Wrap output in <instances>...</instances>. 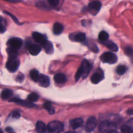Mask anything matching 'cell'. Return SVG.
I'll use <instances>...</instances> for the list:
<instances>
[{"instance_id":"23","label":"cell","mask_w":133,"mask_h":133,"mask_svg":"<svg viewBox=\"0 0 133 133\" xmlns=\"http://www.w3.org/2000/svg\"><path fill=\"white\" fill-rule=\"evenodd\" d=\"M44 108L47 110L50 114H53L55 113V109L52 107L51 102L49 101H46L44 103Z\"/></svg>"},{"instance_id":"21","label":"cell","mask_w":133,"mask_h":133,"mask_svg":"<svg viewBox=\"0 0 133 133\" xmlns=\"http://www.w3.org/2000/svg\"><path fill=\"white\" fill-rule=\"evenodd\" d=\"M13 92L11 90L9 89H5L1 92V98L3 100H6L9 98L12 95Z\"/></svg>"},{"instance_id":"28","label":"cell","mask_w":133,"mask_h":133,"mask_svg":"<svg viewBox=\"0 0 133 133\" xmlns=\"http://www.w3.org/2000/svg\"><path fill=\"white\" fill-rule=\"evenodd\" d=\"M126 70H127V68L125 65H119L118 66H117L116 69V71L117 73L119 75H123L126 72Z\"/></svg>"},{"instance_id":"13","label":"cell","mask_w":133,"mask_h":133,"mask_svg":"<svg viewBox=\"0 0 133 133\" xmlns=\"http://www.w3.org/2000/svg\"><path fill=\"white\" fill-rule=\"evenodd\" d=\"M32 36L34 41H35L37 43H40L41 44H42L44 41H45L47 39L45 35L37 32H34L32 33Z\"/></svg>"},{"instance_id":"15","label":"cell","mask_w":133,"mask_h":133,"mask_svg":"<svg viewBox=\"0 0 133 133\" xmlns=\"http://www.w3.org/2000/svg\"><path fill=\"white\" fill-rule=\"evenodd\" d=\"M41 45H42L43 47L45 49L46 53L48 54H52L53 53L54 50V47H53L52 44L50 42L46 39Z\"/></svg>"},{"instance_id":"29","label":"cell","mask_w":133,"mask_h":133,"mask_svg":"<svg viewBox=\"0 0 133 133\" xmlns=\"http://www.w3.org/2000/svg\"><path fill=\"white\" fill-rule=\"evenodd\" d=\"M6 21L2 17H1V32L3 33L6 31Z\"/></svg>"},{"instance_id":"17","label":"cell","mask_w":133,"mask_h":133,"mask_svg":"<svg viewBox=\"0 0 133 133\" xmlns=\"http://www.w3.org/2000/svg\"><path fill=\"white\" fill-rule=\"evenodd\" d=\"M54 78L55 82L59 84H63L66 81V77L65 75L62 73H58L56 74L54 77Z\"/></svg>"},{"instance_id":"1","label":"cell","mask_w":133,"mask_h":133,"mask_svg":"<svg viewBox=\"0 0 133 133\" xmlns=\"http://www.w3.org/2000/svg\"><path fill=\"white\" fill-rule=\"evenodd\" d=\"M117 124L114 121H103L99 125V130L102 132H116Z\"/></svg>"},{"instance_id":"26","label":"cell","mask_w":133,"mask_h":133,"mask_svg":"<svg viewBox=\"0 0 133 133\" xmlns=\"http://www.w3.org/2000/svg\"><path fill=\"white\" fill-rule=\"evenodd\" d=\"M38 95L35 92H32L29 94L27 97L28 100L31 102H35L38 100Z\"/></svg>"},{"instance_id":"9","label":"cell","mask_w":133,"mask_h":133,"mask_svg":"<svg viewBox=\"0 0 133 133\" xmlns=\"http://www.w3.org/2000/svg\"><path fill=\"white\" fill-rule=\"evenodd\" d=\"M104 77L103 73L100 69H98L96 72H95L91 77V81L94 84H97L103 79Z\"/></svg>"},{"instance_id":"18","label":"cell","mask_w":133,"mask_h":133,"mask_svg":"<svg viewBox=\"0 0 133 133\" xmlns=\"http://www.w3.org/2000/svg\"><path fill=\"white\" fill-rule=\"evenodd\" d=\"M102 43L108 49L113 51H117L118 50L117 46L113 42L110 41H106L105 42H102Z\"/></svg>"},{"instance_id":"35","label":"cell","mask_w":133,"mask_h":133,"mask_svg":"<svg viewBox=\"0 0 133 133\" xmlns=\"http://www.w3.org/2000/svg\"><path fill=\"white\" fill-rule=\"evenodd\" d=\"M8 2H10V3H19L21 1V0H3Z\"/></svg>"},{"instance_id":"24","label":"cell","mask_w":133,"mask_h":133,"mask_svg":"<svg viewBox=\"0 0 133 133\" xmlns=\"http://www.w3.org/2000/svg\"><path fill=\"white\" fill-rule=\"evenodd\" d=\"M30 76L33 81H34V82H37L38 80L39 74L37 70L33 69L30 71Z\"/></svg>"},{"instance_id":"19","label":"cell","mask_w":133,"mask_h":133,"mask_svg":"<svg viewBox=\"0 0 133 133\" xmlns=\"http://www.w3.org/2000/svg\"><path fill=\"white\" fill-rule=\"evenodd\" d=\"M63 30V26L59 22H56L53 26V32L56 35H59L61 33Z\"/></svg>"},{"instance_id":"6","label":"cell","mask_w":133,"mask_h":133,"mask_svg":"<svg viewBox=\"0 0 133 133\" xmlns=\"http://www.w3.org/2000/svg\"><path fill=\"white\" fill-rule=\"evenodd\" d=\"M98 124L96 118L93 116L89 117L85 125L84 129L86 132H91L93 131Z\"/></svg>"},{"instance_id":"2","label":"cell","mask_w":133,"mask_h":133,"mask_svg":"<svg viewBox=\"0 0 133 133\" xmlns=\"http://www.w3.org/2000/svg\"><path fill=\"white\" fill-rule=\"evenodd\" d=\"M47 130L50 132H61L64 129L63 124L58 121H53L48 123L47 125Z\"/></svg>"},{"instance_id":"27","label":"cell","mask_w":133,"mask_h":133,"mask_svg":"<svg viewBox=\"0 0 133 133\" xmlns=\"http://www.w3.org/2000/svg\"><path fill=\"white\" fill-rule=\"evenodd\" d=\"M124 52L125 54L130 57L133 61V48L130 46H126L124 49Z\"/></svg>"},{"instance_id":"36","label":"cell","mask_w":133,"mask_h":133,"mask_svg":"<svg viewBox=\"0 0 133 133\" xmlns=\"http://www.w3.org/2000/svg\"><path fill=\"white\" fill-rule=\"evenodd\" d=\"M126 113L128 114V115H132L133 114V109H128Z\"/></svg>"},{"instance_id":"4","label":"cell","mask_w":133,"mask_h":133,"mask_svg":"<svg viewBox=\"0 0 133 133\" xmlns=\"http://www.w3.org/2000/svg\"><path fill=\"white\" fill-rule=\"evenodd\" d=\"M20 65L19 60L17 57L9 58L7 63L6 68L11 72H15Z\"/></svg>"},{"instance_id":"10","label":"cell","mask_w":133,"mask_h":133,"mask_svg":"<svg viewBox=\"0 0 133 133\" xmlns=\"http://www.w3.org/2000/svg\"><path fill=\"white\" fill-rule=\"evenodd\" d=\"M10 101L15 102L18 104H19V105H21L22 106L25 107L27 108H32L34 107H36V105L34 104H33V103H32V102H31L30 101H28L23 100L19 99L18 98H12L11 99V100H10Z\"/></svg>"},{"instance_id":"16","label":"cell","mask_w":133,"mask_h":133,"mask_svg":"<svg viewBox=\"0 0 133 133\" xmlns=\"http://www.w3.org/2000/svg\"><path fill=\"white\" fill-rule=\"evenodd\" d=\"M39 84L44 87H47L49 86L50 81L49 77L44 74H39V76L38 80Z\"/></svg>"},{"instance_id":"20","label":"cell","mask_w":133,"mask_h":133,"mask_svg":"<svg viewBox=\"0 0 133 133\" xmlns=\"http://www.w3.org/2000/svg\"><path fill=\"white\" fill-rule=\"evenodd\" d=\"M36 129L38 132H45L47 129V127L42 121H38L36 124Z\"/></svg>"},{"instance_id":"33","label":"cell","mask_w":133,"mask_h":133,"mask_svg":"<svg viewBox=\"0 0 133 133\" xmlns=\"http://www.w3.org/2000/svg\"><path fill=\"white\" fill-rule=\"evenodd\" d=\"M24 79V75L22 74H19L16 77V81L18 82L21 83Z\"/></svg>"},{"instance_id":"30","label":"cell","mask_w":133,"mask_h":133,"mask_svg":"<svg viewBox=\"0 0 133 133\" xmlns=\"http://www.w3.org/2000/svg\"><path fill=\"white\" fill-rule=\"evenodd\" d=\"M81 76H82V72L81 68L79 67L78 68V69L77 70V71L76 73V74L75 75V79L76 81H77Z\"/></svg>"},{"instance_id":"12","label":"cell","mask_w":133,"mask_h":133,"mask_svg":"<svg viewBox=\"0 0 133 133\" xmlns=\"http://www.w3.org/2000/svg\"><path fill=\"white\" fill-rule=\"evenodd\" d=\"M28 50L29 52L32 55H33V56H36L38 55L41 50V46L35 44H32V43L28 45Z\"/></svg>"},{"instance_id":"32","label":"cell","mask_w":133,"mask_h":133,"mask_svg":"<svg viewBox=\"0 0 133 133\" xmlns=\"http://www.w3.org/2000/svg\"><path fill=\"white\" fill-rule=\"evenodd\" d=\"M47 1L50 5L52 6H56L58 4L59 0H47Z\"/></svg>"},{"instance_id":"11","label":"cell","mask_w":133,"mask_h":133,"mask_svg":"<svg viewBox=\"0 0 133 133\" xmlns=\"http://www.w3.org/2000/svg\"><path fill=\"white\" fill-rule=\"evenodd\" d=\"M121 131L125 133L133 132V118L129 119L126 124L122 127Z\"/></svg>"},{"instance_id":"5","label":"cell","mask_w":133,"mask_h":133,"mask_svg":"<svg viewBox=\"0 0 133 133\" xmlns=\"http://www.w3.org/2000/svg\"><path fill=\"white\" fill-rule=\"evenodd\" d=\"M101 7V3L99 1H94L91 2L88 7V11L92 15H96L100 10Z\"/></svg>"},{"instance_id":"8","label":"cell","mask_w":133,"mask_h":133,"mask_svg":"<svg viewBox=\"0 0 133 133\" xmlns=\"http://www.w3.org/2000/svg\"><path fill=\"white\" fill-rule=\"evenodd\" d=\"M8 44L10 48L17 50L22 47L23 42L22 39L19 38L12 37L8 40Z\"/></svg>"},{"instance_id":"34","label":"cell","mask_w":133,"mask_h":133,"mask_svg":"<svg viewBox=\"0 0 133 133\" xmlns=\"http://www.w3.org/2000/svg\"><path fill=\"white\" fill-rule=\"evenodd\" d=\"M4 12L5 13V14H6L7 15H9V16H10L11 17V18L13 19V20L16 23H17V24H19V21H18V19L14 16V15H12V14H10L9 12H7V11H4Z\"/></svg>"},{"instance_id":"14","label":"cell","mask_w":133,"mask_h":133,"mask_svg":"<svg viewBox=\"0 0 133 133\" xmlns=\"http://www.w3.org/2000/svg\"><path fill=\"white\" fill-rule=\"evenodd\" d=\"M83 124V119L82 118H76L73 119H71L70 121V125L73 129H75L81 127Z\"/></svg>"},{"instance_id":"22","label":"cell","mask_w":133,"mask_h":133,"mask_svg":"<svg viewBox=\"0 0 133 133\" xmlns=\"http://www.w3.org/2000/svg\"><path fill=\"white\" fill-rule=\"evenodd\" d=\"M74 39L76 42H84L86 39V35L84 33H78L74 36Z\"/></svg>"},{"instance_id":"7","label":"cell","mask_w":133,"mask_h":133,"mask_svg":"<svg viewBox=\"0 0 133 133\" xmlns=\"http://www.w3.org/2000/svg\"><path fill=\"white\" fill-rule=\"evenodd\" d=\"M80 68H81L82 72V77L85 78L88 76L90 71L91 68V65L87 60L84 59L82 61Z\"/></svg>"},{"instance_id":"31","label":"cell","mask_w":133,"mask_h":133,"mask_svg":"<svg viewBox=\"0 0 133 133\" xmlns=\"http://www.w3.org/2000/svg\"><path fill=\"white\" fill-rule=\"evenodd\" d=\"M11 116L12 118L15 119H18L20 117V113L18 111H14L12 112Z\"/></svg>"},{"instance_id":"25","label":"cell","mask_w":133,"mask_h":133,"mask_svg":"<svg viewBox=\"0 0 133 133\" xmlns=\"http://www.w3.org/2000/svg\"><path fill=\"white\" fill-rule=\"evenodd\" d=\"M109 35L107 32L102 31L99 33L98 35V38L99 41L102 43L107 41L109 38Z\"/></svg>"},{"instance_id":"3","label":"cell","mask_w":133,"mask_h":133,"mask_svg":"<svg viewBox=\"0 0 133 133\" xmlns=\"http://www.w3.org/2000/svg\"><path fill=\"white\" fill-rule=\"evenodd\" d=\"M102 61L110 64H114L117 61V57L115 54L112 52L103 53L100 57Z\"/></svg>"}]
</instances>
